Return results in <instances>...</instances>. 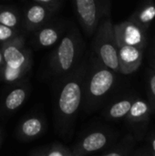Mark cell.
I'll return each mask as SVG.
<instances>
[{
  "label": "cell",
  "instance_id": "6da1fadb",
  "mask_svg": "<svg viewBox=\"0 0 155 156\" xmlns=\"http://www.w3.org/2000/svg\"><path fill=\"white\" fill-rule=\"evenodd\" d=\"M80 101L81 90L79 85L75 81L69 82L64 86L60 92L58 100L59 110L63 114L70 116L79 109Z\"/></svg>",
  "mask_w": 155,
  "mask_h": 156
},
{
  "label": "cell",
  "instance_id": "7a4b0ae2",
  "mask_svg": "<svg viewBox=\"0 0 155 156\" xmlns=\"http://www.w3.org/2000/svg\"><path fill=\"white\" fill-rule=\"evenodd\" d=\"M115 31L118 45H128L139 48L143 43V34L136 23L126 22L117 27Z\"/></svg>",
  "mask_w": 155,
  "mask_h": 156
},
{
  "label": "cell",
  "instance_id": "3957f363",
  "mask_svg": "<svg viewBox=\"0 0 155 156\" xmlns=\"http://www.w3.org/2000/svg\"><path fill=\"white\" fill-rule=\"evenodd\" d=\"M118 47L120 70L124 74L134 71L141 64L142 50L139 48L128 45H118Z\"/></svg>",
  "mask_w": 155,
  "mask_h": 156
},
{
  "label": "cell",
  "instance_id": "277c9868",
  "mask_svg": "<svg viewBox=\"0 0 155 156\" xmlns=\"http://www.w3.org/2000/svg\"><path fill=\"white\" fill-rule=\"evenodd\" d=\"M4 56L5 66L16 69L26 71L27 66V58L26 54L19 48V46L15 43H8L2 49Z\"/></svg>",
  "mask_w": 155,
  "mask_h": 156
},
{
  "label": "cell",
  "instance_id": "5b68a950",
  "mask_svg": "<svg viewBox=\"0 0 155 156\" xmlns=\"http://www.w3.org/2000/svg\"><path fill=\"white\" fill-rule=\"evenodd\" d=\"M114 80L113 74L107 69L97 71L90 83V91L95 97L104 95L112 86Z\"/></svg>",
  "mask_w": 155,
  "mask_h": 156
},
{
  "label": "cell",
  "instance_id": "8992f818",
  "mask_svg": "<svg viewBox=\"0 0 155 156\" xmlns=\"http://www.w3.org/2000/svg\"><path fill=\"white\" fill-rule=\"evenodd\" d=\"M74 57H75L74 42L69 37H65L61 40L57 52V60L60 69L63 71L69 69L73 64Z\"/></svg>",
  "mask_w": 155,
  "mask_h": 156
},
{
  "label": "cell",
  "instance_id": "52a82bcc",
  "mask_svg": "<svg viewBox=\"0 0 155 156\" xmlns=\"http://www.w3.org/2000/svg\"><path fill=\"white\" fill-rule=\"evenodd\" d=\"M78 14L88 28H92L97 22V5L94 0H78L76 1Z\"/></svg>",
  "mask_w": 155,
  "mask_h": 156
},
{
  "label": "cell",
  "instance_id": "ba28073f",
  "mask_svg": "<svg viewBox=\"0 0 155 156\" xmlns=\"http://www.w3.org/2000/svg\"><path fill=\"white\" fill-rule=\"evenodd\" d=\"M111 41H103L99 48V54L103 63L113 70L120 69L119 53Z\"/></svg>",
  "mask_w": 155,
  "mask_h": 156
},
{
  "label": "cell",
  "instance_id": "9c48e42d",
  "mask_svg": "<svg viewBox=\"0 0 155 156\" xmlns=\"http://www.w3.org/2000/svg\"><path fill=\"white\" fill-rule=\"evenodd\" d=\"M106 142L107 138L102 133H93L84 139L82 147L87 152H94L104 147Z\"/></svg>",
  "mask_w": 155,
  "mask_h": 156
},
{
  "label": "cell",
  "instance_id": "30bf717a",
  "mask_svg": "<svg viewBox=\"0 0 155 156\" xmlns=\"http://www.w3.org/2000/svg\"><path fill=\"white\" fill-rule=\"evenodd\" d=\"M26 96V94L24 89L18 88V89L12 90L5 98V108L9 111H14L19 108L25 101Z\"/></svg>",
  "mask_w": 155,
  "mask_h": 156
},
{
  "label": "cell",
  "instance_id": "8fae6325",
  "mask_svg": "<svg viewBox=\"0 0 155 156\" xmlns=\"http://www.w3.org/2000/svg\"><path fill=\"white\" fill-rule=\"evenodd\" d=\"M22 133L26 137H35L40 133L42 130V123L37 118H30L24 122L21 127Z\"/></svg>",
  "mask_w": 155,
  "mask_h": 156
},
{
  "label": "cell",
  "instance_id": "7c38bea8",
  "mask_svg": "<svg viewBox=\"0 0 155 156\" xmlns=\"http://www.w3.org/2000/svg\"><path fill=\"white\" fill-rule=\"evenodd\" d=\"M46 15H47V12L44 6L41 5H36L31 6L28 9L26 13V18L29 23L36 25V24L41 23L45 19Z\"/></svg>",
  "mask_w": 155,
  "mask_h": 156
},
{
  "label": "cell",
  "instance_id": "4fadbf2b",
  "mask_svg": "<svg viewBox=\"0 0 155 156\" xmlns=\"http://www.w3.org/2000/svg\"><path fill=\"white\" fill-rule=\"evenodd\" d=\"M58 38V32L53 28H44L38 35V41L43 47H50L54 45Z\"/></svg>",
  "mask_w": 155,
  "mask_h": 156
},
{
  "label": "cell",
  "instance_id": "5bb4252c",
  "mask_svg": "<svg viewBox=\"0 0 155 156\" xmlns=\"http://www.w3.org/2000/svg\"><path fill=\"white\" fill-rule=\"evenodd\" d=\"M132 103L129 101H122L114 104L110 110V115L112 118H122L130 112L132 109Z\"/></svg>",
  "mask_w": 155,
  "mask_h": 156
},
{
  "label": "cell",
  "instance_id": "9a60e30c",
  "mask_svg": "<svg viewBox=\"0 0 155 156\" xmlns=\"http://www.w3.org/2000/svg\"><path fill=\"white\" fill-rule=\"evenodd\" d=\"M148 105L144 101H138L132 104L129 114L132 119H140L148 112Z\"/></svg>",
  "mask_w": 155,
  "mask_h": 156
},
{
  "label": "cell",
  "instance_id": "2e32d148",
  "mask_svg": "<svg viewBox=\"0 0 155 156\" xmlns=\"http://www.w3.org/2000/svg\"><path fill=\"white\" fill-rule=\"evenodd\" d=\"M18 22L16 15L10 10H3L0 12V24L7 27L13 28Z\"/></svg>",
  "mask_w": 155,
  "mask_h": 156
},
{
  "label": "cell",
  "instance_id": "e0dca14e",
  "mask_svg": "<svg viewBox=\"0 0 155 156\" xmlns=\"http://www.w3.org/2000/svg\"><path fill=\"white\" fill-rule=\"evenodd\" d=\"M139 23L147 25L153 21L155 17V6L154 5H147L143 9H142L137 16Z\"/></svg>",
  "mask_w": 155,
  "mask_h": 156
},
{
  "label": "cell",
  "instance_id": "ac0fdd59",
  "mask_svg": "<svg viewBox=\"0 0 155 156\" xmlns=\"http://www.w3.org/2000/svg\"><path fill=\"white\" fill-rule=\"evenodd\" d=\"M14 35L15 32L12 28L0 24V41H6L10 39Z\"/></svg>",
  "mask_w": 155,
  "mask_h": 156
},
{
  "label": "cell",
  "instance_id": "d6986e66",
  "mask_svg": "<svg viewBox=\"0 0 155 156\" xmlns=\"http://www.w3.org/2000/svg\"><path fill=\"white\" fill-rule=\"evenodd\" d=\"M150 90H151L152 96L154 98L155 101V74L153 75V77L150 80Z\"/></svg>",
  "mask_w": 155,
  "mask_h": 156
},
{
  "label": "cell",
  "instance_id": "ffe728a7",
  "mask_svg": "<svg viewBox=\"0 0 155 156\" xmlns=\"http://www.w3.org/2000/svg\"><path fill=\"white\" fill-rule=\"evenodd\" d=\"M48 156H64V155H63V154H62L61 152H59V151H52V152H50V153L48 154Z\"/></svg>",
  "mask_w": 155,
  "mask_h": 156
},
{
  "label": "cell",
  "instance_id": "44dd1931",
  "mask_svg": "<svg viewBox=\"0 0 155 156\" xmlns=\"http://www.w3.org/2000/svg\"><path fill=\"white\" fill-rule=\"evenodd\" d=\"M5 60H4V56H3V53H2V50H0V68L3 66Z\"/></svg>",
  "mask_w": 155,
  "mask_h": 156
},
{
  "label": "cell",
  "instance_id": "7402d4cb",
  "mask_svg": "<svg viewBox=\"0 0 155 156\" xmlns=\"http://www.w3.org/2000/svg\"><path fill=\"white\" fill-rule=\"evenodd\" d=\"M104 156H121V154H117V153H111V154H109Z\"/></svg>",
  "mask_w": 155,
  "mask_h": 156
},
{
  "label": "cell",
  "instance_id": "603a6c76",
  "mask_svg": "<svg viewBox=\"0 0 155 156\" xmlns=\"http://www.w3.org/2000/svg\"><path fill=\"white\" fill-rule=\"evenodd\" d=\"M153 150H154L155 152V140L153 142Z\"/></svg>",
  "mask_w": 155,
  "mask_h": 156
}]
</instances>
